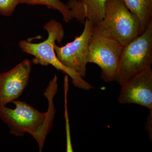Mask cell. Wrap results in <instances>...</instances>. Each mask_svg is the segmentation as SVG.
Instances as JSON below:
<instances>
[{
  "instance_id": "obj_13",
  "label": "cell",
  "mask_w": 152,
  "mask_h": 152,
  "mask_svg": "<svg viewBox=\"0 0 152 152\" xmlns=\"http://www.w3.org/2000/svg\"><path fill=\"white\" fill-rule=\"evenodd\" d=\"M150 111V113L147 119V123H146V128L147 131L148 133V135L149 137L150 140H152V110Z\"/></svg>"
},
{
  "instance_id": "obj_10",
  "label": "cell",
  "mask_w": 152,
  "mask_h": 152,
  "mask_svg": "<svg viewBox=\"0 0 152 152\" xmlns=\"http://www.w3.org/2000/svg\"><path fill=\"white\" fill-rule=\"evenodd\" d=\"M128 10L138 17L145 31L152 21V0H122Z\"/></svg>"
},
{
  "instance_id": "obj_7",
  "label": "cell",
  "mask_w": 152,
  "mask_h": 152,
  "mask_svg": "<svg viewBox=\"0 0 152 152\" xmlns=\"http://www.w3.org/2000/svg\"><path fill=\"white\" fill-rule=\"evenodd\" d=\"M32 61L26 59L8 72L0 73V108L18 99L28 84Z\"/></svg>"
},
{
  "instance_id": "obj_2",
  "label": "cell",
  "mask_w": 152,
  "mask_h": 152,
  "mask_svg": "<svg viewBox=\"0 0 152 152\" xmlns=\"http://www.w3.org/2000/svg\"><path fill=\"white\" fill-rule=\"evenodd\" d=\"M43 28L48 33L46 39L39 43L21 41L19 45L22 51L34 56L33 64L42 66L51 65L58 71H62L72 79L74 86L84 90L94 88V87L83 78L63 66L57 58L54 46L56 41L61 43L64 37L62 25L55 19H51L45 25Z\"/></svg>"
},
{
  "instance_id": "obj_1",
  "label": "cell",
  "mask_w": 152,
  "mask_h": 152,
  "mask_svg": "<svg viewBox=\"0 0 152 152\" xmlns=\"http://www.w3.org/2000/svg\"><path fill=\"white\" fill-rule=\"evenodd\" d=\"M58 89V77L55 75L44 93L48 102V110L44 113L18 99L12 102L15 106V109L6 106L0 108V119L8 126L11 134L22 137L29 133L37 142L40 152L53 127L56 113L53 99Z\"/></svg>"
},
{
  "instance_id": "obj_12",
  "label": "cell",
  "mask_w": 152,
  "mask_h": 152,
  "mask_svg": "<svg viewBox=\"0 0 152 152\" xmlns=\"http://www.w3.org/2000/svg\"><path fill=\"white\" fill-rule=\"evenodd\" d=\"M19 4V0H0V15L6 17L12 15Z\"/></svg>"
},
{
  "instance_id": "obj_4",
  "label": "cell",
  "mask_w": 152,
  "mask_h": 152,
  "mask_svg": "<svg viewBox=\"0 0 152 152\" xmlns=\"http://www.w3.org/2000/svg\"><path fill=\"white\" fill-rule=\"evenodd\" d=\"M99 26L123 46L144 31L138 17L128 10L122 0L107 1L104 16Z\"/></svg>"
},
{
  "instance_id": "obj_3",
  "label": "cell",
  "mask_w": 152,
  "mask_h": 152,
  "mask_svg": "<svg viewBox=\"0 0 152 152\" xmlns=\"http://www.w3.org/2000/svg\"><path fill=\"white\" fill-rule=\"evenodd\" d=\"M152 64V21L141 34L123 47L115 81L122 85Z\"/></svg>"
},
{
  "instance_id": "obj_5",
  "label": "cell",
  "mask_w": 152,
  "mask_h": 152,
  "mask_svg": "<svg viewBox=\"0 0 152 152\" xmlns=\"http://www.w3.org/2000/svg\"><path fill=\"white\" fill-rule=\"evenodd\" d=\"M123 46L99 26H94L89 44L88 62L101 68L104 81H114Z\"/></svg>"
},
{
  "instance_id": "obj_6",
  "label": "cell",
  "mask_w": 152,
  "mask_h": 152,
  "mask_svg": "<svg viewBox=\"0 0 152 152\" xmlns=\"http://www.w3.org/2000/svg\"><path fill=\"white\" fill-rule=\"evenodd\" d=\"M81 34L76 37L65 45L54 46V50L60 62L83 78L87 73V65L89 60V44L94 29L92 23L86 19Z\"/></svg>"
},
{
  "instance_id": "obj_9",
  "label": "cell",
  "mask_w": 152,
  "mask_h": 152,
  "mask_svg": "<svg viewBox=\"0 0 152 152\" xmlns=\"http://www.w3.org/2000/svg\"><path fill=\"white\" fill-rule=\"evenodd\" d=\"M107 0H69L67 3L72 18L82 23L86 19L94 26L99 24L104 16L105 7Z\"/></svg>"
},
{
  "instance_id": "obj_11",
  "label": "cell",
  "mask_w": 152,
  "mask_h": 152,
  "mask_svg": "<svg viewBox=\"0 0 152 152\" xmlns=\"http://www.w3.org/2000/svg\"><path fill=\"white\" fill-rule=\"evenodd\" d=\"M19 4H25L31 5H41L48 8L57 10L61 13L64 20L69 23L72 20L71 12L67 5L60 0H19Z\"/></svg>"
},
{
  "instance_id": "obj_8",
  "label": "cell",
  "mask_w": 152,
  "mask_h": 152,
  "mask_svg": "<svg viewBox=\"0 0 152 152\" xmlns=\"http://www.w3.org/2000/svg\"><path fill=\"white\" fill-rule=\"evenodd\" d=\"M121 86L118 98L120 104H136L152 110L151 67L129 79Z\"/></svg>"
}]
</instances>
